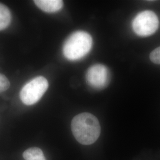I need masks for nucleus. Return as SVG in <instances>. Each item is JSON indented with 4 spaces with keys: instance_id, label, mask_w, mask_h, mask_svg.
I'll return each mask as SVG.
<instances>
[{
    "instance_id": "obj_5",
    "label": "nucleus",
    "mask_w": 160,
    "mask_h": 160,
    "mask_svg": "<svg viewBox=\"0 0 160 160\" xmlns=\"http://www.w3.org/2000/svg\"><path fill=\"white\" fill-rule=\"evenodd\" d=\"M86 77L88 84L92 88L102 89L109 84V69L102 64L93 65L87 70Z\"/></svg>"
},
{
    "instance_id": "obj_11",
    "label": "nucleus",
    "mask_w": 160,
    "mask_h": 160,
    "mask_svg": "<svg viewBox=\"0 0 160 160\" xmlns=\"http://www.w3.org/2000/svg\"><path fill=\"white\" fill-rule=\"evenodd\" d=\"M46 160V158H43V159H42V160Z\"/></svg>"
},
{
    "instance_id": "obj_7",
    "label": "nucleus",
    "mask_w": 160,
    "mask_h": 160,
    "mask_svg": "<svg viewBox=\"0 0 160 160\" xmlns=\"http://www.w3.org/2000/svg\"><path fill=\"white\" fill-rule=\"evenodd\" d=\"M12 14L7 6L0 3V31L6 29L11 23Z\"/></svg>"
},
{
    "instance_id": "obj_6",
    "label": "nucleus",
    "mask_w": 160,
    "mask_h": 160,
    "mask_svg": "<svg viewBox=\"0 0 160 160\" xmlns=\"http://www.w3.org/2000/svg\"><path fill=\"white\" fill-rule=\"evenodd\" d=\"M34 4L38 8L46 12H55L61 10L63 6L61 0H34Z\"/></svg>"
},
{
    "instance_id": "obj_8",
    "label": "nucleus",
    "mask_w": 160,
    "mask_h": 160,
    "mask_svg": "<svg viewBox=\"0 0 160 160\" xmlns=\"http://www.w3.org/2000/svg\"><path fill=\"white\" fill-rule=\"evenodd\" d=\"M25 160H40L45 158L43 151L38 147H32L26 149L23 154Z\"/></svg>"
},
{
    "instance_id": "obj_2",
    "label": "nucleus",
    "mask_w": 160,
    "mask_h": 160,
    "mask_svg": "<svg viewBox=\"0 0 160 160\" xmlns=\"http://www.w3.org/2000/svg\"><path fill=\"white\" fill-rule=\"evenodd\" d=\"M92 36L83 31H77L71 34L65 40L62 52L64 57L70 61H77L86 56L91 51Z\"/></svg>"
},
{
    "instance_id": "obj_4",
    "label": "nucleus",
    "mask_w": 160,
    "mask_h": 160,
    "mask_svg": "<svg viewBox=\"0 0 160 160\" xmlns=\"http://www.w3.org/2000/svg\"><path fill=\"white\" fill-rule=\"evenodd\" d=\"M159 26L157 16L153 12L144 11L139 12L132 22V28L136 34L147 37L154 34Z\"/></svg>"
},
{
    "instance_id": "obj_3",
    "label": "nucleus",
    "mask_w": 160,
    "mask_h": 160,
    "mask_svg": "<svg viewBox=\"0 0 160 160\" xmlns=\"http://www.w3.org/2000/svg\"><path fill=\"white\" fill-rule=\"evenodd\" d=\"M48 87V81L45 77H35L23 86L20 92V98L24 104L33 105L39 101Z\"/></svg>"
},
{
    "instance_id": "obj_10",
    "label": "nucleus",
    "mask_w": 160,
    "mask_h": 160,
    "mask_svg": "<svg viewBox=\"0 0 160 160\" xmlns=\"http://www.w3.org/2000/svg\"><path fill=\"white\" fill-rule=\"evenodd\" d=\"M150 60L155 64H160V46L151 52L149 55Z\"/></svg>"
},
{
    "instance_id": "obj_1",
    "label": "nucleus",
    "mask_w": 160,
    "mask_h": 160,
    "mask_svg": "<svg viewBox=\"0 0 160 160\" xmlns=\"http://www.w3.org/2000/svg\"><path fill=\"white\" fill-rule=\"evenodd\" d=\"M71 129L79 143L88 145L94 143L98 139L101 128L95 116L90 113H82L73 118Z\"/></svg>"
},
{
    "instance_id": "obj_9",
    "label": "nucleus",
    "mask_w": 160,
    "mask_h": 160,
    "mask_svg": "<svg viewBox=\"0 0 160 160\" xmlns=\"http://www.w3.org/2000/svg\"><path fill=\"white\" fill-rule=\"evenodd\" d=\"M10 86V83L8 78L4 75L0 74V93L8 90Z\"/></svg>"
}]
</instances>
